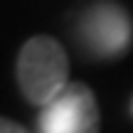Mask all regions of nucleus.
<instances>
[{"label":"nucleus","instance_id":"obj_4","mask_svg":"<svg viewBox=\"0 0 133 133\" xmlns=\"http://www.w3.org/2000/svg\"><path fill=\"white\" fill-rule=\"evenodd\" d=\"M0 131H3V133H27V131L22 128V126L12 123V121H8V118L3 121V126H0Z\"/></svg>","mask_w":133,"mask_h":133},{"label":"nucleus","instance_id":"obj_3","mask_svg":"<svg viewBox=\"0 0 133 133\" xmlns=\"http://www.w3.org/2000/svg\"><path fill=\"white\" fill-rule=\"evenodd\" d=\"M84 32H86V42L99 54H118L128 47L131 25L118 8H114V5H99L86 17Z\"/></svg>","mask_w":133,"mask_h":133},{"label":"nucleus","instance_id":"obj_1","mask_svg":"<svg viewBox=\"0 0 133 133\" xmlns=\"http://www.w3.org/2000/svg\"><path fill=\"white\" fill-rule=\"evenodd\" d=\"M17 81L32 104L49 106L69 86V59L52 37H32L17 59Z\"/></svg>","mask_w":133,"mask_h":133},{"label":"nucleus","instance_id":"obj_2","mask_svg":"<svg viewBox=\"0 0 133 133\" xmlns=\"http://www.w3.org/2000/svg\"><path fill=\"white\" fill-rule=\"evenodd\" d=\"M42 133H99V109L91 91L81 84H69L59 99L44 106Z\"/></svg>","mask_w":133,"mask_h":133}]
</instances>
